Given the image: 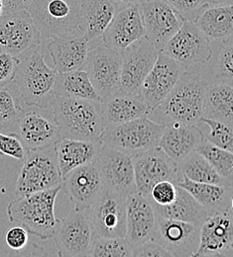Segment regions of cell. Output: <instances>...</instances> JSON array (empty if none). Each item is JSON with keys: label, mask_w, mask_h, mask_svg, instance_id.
I'll use <instances>...</instances> for the list:
<instances>
[{"label": "cell", "mask_w": 233, "mask_h": 257, "mask_svg": "<svg viewBox=\"0 0 233 257\" xmlns=\"http://www.w3.org/2000/svg\"><path fill=\"white\" fill-rule=\"evenodd\" d=\"M41 34L27 10L0 15V54L21 58L35 50Z\"/></svg>", "instance_id": "cell-9"}, {"label": "cell", "mask_w": 233, "mask_h": 257, "mask_svg": "<svg viewBox=\"0 0 233 257\" xmlns=\"http://www.w3.org/2000/svg\"><path fill=\"white\" fill-rule=\"evenodd\" d=\"M200 226L156 215L152 239L175 256H193L200 243Z\"/></svg>", "instance_id": "cell-19"}, {"label": "cell", "mask_w": 233, "mask_h": 257, "mask_svg": "<svg viewBox=\"0 0 233 257\" xmlns=\"http://www.w3.org/2000/svg\"><path fill=\"white\" fill-rule=\"evenodd\" d=\"M121 60V52L104 45L89 51L83 69L88 72L101 102L119 91Z\"/></svg>", "instance_id": "cell-12"}, {"label": "cell", "mask_w": 233, "mask_h": 257, "mask_svg": "<svg viewBox=\"0 0 233 257\" xmlns=\"http://www.w3.org/2000/svg\"><path fill=\"white\" fill-rule=\"evenodd\" d=\"M197 152L209 162L220 176L232 183L233 155L231 152L220 149L205 141V139L198 147Z\"/></svg>", "instance_id": "cell-36"}, {"label": "cell", "mask_w": 233, "mask_h": 257, "mask_svg": "<svg viewBox=\"0 0 233 257\" xmlns=\"http://www.w3.org/2000/svg\"><path fill=\"white\" fill-rule=\"evenodd\" d=\"M3 13H12L21 10H27L32 0H1Z\"/></svg>", "instance_id": "cell-46"}, {"label": "cell", "mask_w": 233, "mask_h": 257, "mask_svg": "<svg viewBox=\"0 0 233 257\" xmlns=\"http://www.w3.org/2000/svg\"><path fill=\"white\" fill-rule=\"evenodd\" d=\"M104 191L128 196L136 192L133 159L101 144L96 161Z\"/></svg>", "instance_id": "cell-14"}, {"label": "cell", "mask_w": 233, "mask_h": 257, "mask_svg": "<svg viewBox=\"0 0 233 257\" xmlns=\"http://www.w3.org/2000/svg\"><path fill=\"white\" fill-rule=\"evenodd\" d=\"M165 127L143 116L121 124L106 125L100 143L134 158L158 147Z\"/></svg>", "instance_id": "cell-5"}, {"label": "cell", "mask_w": 233, "mask_h": 257, "mask_svg": "<svg viewBox=\"0 0 233 257\" xmlns=\"http://www.w3.org/2000/svg\"><path fill=\"white\" fill-rule=\"evenodd\" d=\"M76 1H77V2H80V3L82 4V3H83V2H85L86 0H76Z\"/></svg>", "instance_id": "cell-50"}, {"label": "cell", "mask_w": 233, "mask_h": 257, "mask_svg": "<svg viewBox=\"0 0 233 257\" xmlns=\"http://www.w3.org/2000/svg\"><path fill=\"white\" fill-rule=\"evenodd\" d=\"M160 52L145 38L137 40L122 52L119 91L138 94L140 86L156 63Z\"/></svg>", "instance_id": "cell-15"}, {"label": "cell", "mask_w": 233, "mask_h": 257, "mask_svg": "<svg viewBox=\"0 0 233 257\" xmlns=\"http://www.w3.org/2000/svg\"><path fill=\"white\" fill-rule=\"evenodd\" d=\"M27 11L44 39L81 33V3L76 0H32Z\"/></svg>", "instance_id": "cell-7"}, {"label": "cell", "mask_w": 233, "mask_h": 257, "mask_svg": "<svg viewBox=\"0 0 233 257\" xmlns=\"http://www.w3.org/2000/svg\"><path fill=\"white\" fill-rule=\"evenodd\" d=\"M24 110L9 89L0 88V132L14 134L17 122Z\"/></svg>", "instance_id": "cell-38"}, {"label": "cell", "mask_w": 233, "mask_h": 257, "mask_svg": "<svg viewBox=\"0 0 233 257\" xmlns=\"http://www.w3.org/2000/svg\"><path fill=\"white\" fill-rule=\"evenodd\" d=\"M156 213L149 200L135 192L126 197V235L132 246L152 238Z\"/></svg>", "instance_id": "cell-24"}, {"label": "cell", "mask_w": 233, "mask_h": 257, "mask_svg": "<svg viewBox=\"0 0 233 257\" xmlns=\"http://www.w3.org/2000/svg\"><path fill=\"white\" fill-rule=\"evenodd\" d=\"M203 141L204 134L199 125L171 123L166 125L158 147L172 160L178 162L197 151Z\"/></svg>", "instance_id": "cell-25"}, {"label": "cell", "mask_w": 233, "mask_h": 257, "mask_svg": "<svg viewBox=\"0 0 233 257\" xmlns=\"http://www.w3.org/2000/svg\"><path fill=\"white\" fill-rule=\"evenodd\" d=\"M28 231L23 226H14L7 230L5 241L7 245L16 251L22 250L28 243Z\"/></svg>", "instance_id": "cell-44"}, {"label": "cell", "mask_w": 233, "mask_h": 257, "mask_svg": "<svg viewBox=\"0 0 233 257\" xmlns=\"http://www.w3.org/2000/svg\"><path fill=\"white\" fill-rule=\"evenodd\" d=\"M110 1L114 4L116 10H118V9H121V8L126 7V6H129V5L138 4V3H140L142 0H110Z\"/></svg>", "instance_id": "cell-47"}, {"label": "cell", "mask_w": 233, "mask_h": 257, "mask_svg": "<svg viewBox=\"0 0 233 257\" xmlns=\"http://www.w3.org/2000/svg\"><path fill=\"white\" fill-rule=\"evenodd\" d=\"M145 38L161 52L184 20L167 0H142L138 3Z\"/></svg>", "instance_id": "cell-13"}, {"label": "cell", "mask_w": 233, "mask_h": 257, "mask_svg": "<svg viewBox=\"0 0 233 257\" xmlns=\"http://www.w3.org/2000/svg\"><path fill=\"white\" fill-rule=\"evenodd\" d=\"M126 197L118 193L103 191L100 199L89 209L95 235L125 237Z\"/></svg>", "instance_id": "cell-16"}, {"label": "cell", "mask_w": 233, "mask_h": 257, "mask_svg": "<svg viewBox=\"0 0 233 257\" xmlns=\"http://www.w3.org/2000/svg\"><path fill=\"white\" fill-rule=\"evenodd\" d=\"M62 185L16 197L7 206L9 221L22 225L28 233L41 239L52 238L59 221L55 215V203Z\"/></svg>", "instance_id": "cell-3"}, {"label": "cell", "mask_w": 233, "mask_h": 257, "mask_svg": "<svg viewBox=\"0 0 233 257\" xmlns=\"http://www.w3.org/2000/svg\"><path fill=\"white\" fill-rule=\"evenodd\" d=\"M187 67L205 64L212 56V46L205 34L192 21H184L161 51Z\"/></svg>", "instance_id": "cell-11"}, {"label": "cell", "mask_w": 233, "mask_h": 257, "mask_svg": "<svg viewBox=\"0 0 233 257\" xmlns=\"http://www.w3.org/2000/svg\"><path fill=\"white\" fill-rule=\"evenodd\" d=\"M48 52L58 73L83 68L89 54V42L81 34H69L49 39Z\"/></svg>", "instance_id": "cell-23"}, {"label": "cell", "mask_w": 233, "mask_h": 257, "mask_svg": "<svg viewBox=\"0 0 233 257\" xmlns=\"http://www.w3.org/2000/svg\"><path fill=\"white\" fill-rule=\"evenodd\" d=\"M132 257H174V255L151 238L134 246Z\"/></svg>", "instance_id": "cell-43"}, {"label": "cell", "mask_w": 233, "mask_h": 257, "mask_svg": "<svg viewBox=\"0 0 233 257\" xmlns=\"http://www.w3.org/2000/svg\"><path fill=\"white\" fill-rule=\"evenodd\" d=\"M133 246L125 237L95 235L89 256L132 257Z\"/></svg>", "instance_id": "cell-37"}, {"label": "cell", "mask_w": 233, "mask_h": 257, "mask_svg": "<svg viewBox=\"0 0 233 257\" xmlns=\"http://www.w3.org/2000/svg\"><path fill=\"white\" fill-rule=\"evenodd\" d=\"M18 59L8 54H0V88L12 81Z\"/></svg>", "instance_id": "cell-45"}, {"label": "cell", "mask_w": 233, "mask_h": 257, "mask_svg": "<svg viewBox=\"0 0 233 257\" xmlns=\"http://www.w3.org/2000/svg\"><path fill=\"white\" fill-rule=\"evenodd\" d=\"M184 21L195 22L201 11L209 4L204 0H167Z\"/></svg>", "instance_id": "cell-40"}, {"label": "cell", "mask_w": 233, "mask_h": 257, "mask_svg": "<svg viewBox=\"0 0 233 257\" xmlns=\"http://www.w3.org/2000/svg\"><path fill=\"white\" fill-rule=\"evenodd\" d=\"M219 43L217 51H213L208 62L200 64L202 68L194 70L207 83H233L232 37L216 41Z\"/></svg>", "instance_id": "cell-30"}, {"label": "cell", "mask_w": 233, "mask_h": 257, "mask_svg": "<svg viewBox=\"0 0 233 257\" xmlns=\"http://www.w3.org/2000/svg\"><path fill=\"white\" fill-rule=\"evenodd\" d=\"M100 147V142L61 138L55 144V148L62 176L81 165L96 162Z\"/></svg>", "instance_id": "cell-27"}, {"label": "cell", "mask_w": 233, "mask_h": 257, "mask_svg": "<svg viewBox=\"0 0 233 257\" xmlns=\"http://www.w3.org/2000/svg\"><path fill=\"white\" fill-rule=\"evenodd\" d=\"M209 5H232L233 0H204Z\"/></svg>", "instance_id": "cell-48"}, {"label": "cell", "mask_w": 233, "mask_h": 257, "mask_svg": "<svg viewBox=\"0 0 233 257\" xmlns=\"http://www.w3.org/2000/svg\"><path fill=\"white\" fill-rule=\"evenodd\" d=\"M50 109L60 139L100 142L106 126L101 101L52 95Z\"/></svg>", "instance_id": "cell-2"}, {"label": "cell", "mask_w": 233, "mask_h": 257, "mask_svg": "<svg viewBox=\"0 0 233 257\" xmlns=\"http://www.w3.org/2000/svg\"><path fill=\"white\" fill-rule=\"evenodd\" d=\"M101 104L106 125L129 122L148 113L147 105L138 94L117 91Z\"/></svg>", "instance_id": "cell-28"}, {"label": "cell", "mask_w": 233, "mask_h": 257, "mask_svg": "<svg viewBox=\"0 0 233 257\" xmlns=\"http://www.w3.org/2000/svg\"><path fill=\"white\" fill-rule=\"evenodd\" d=\"M233 208L207 217L200 225V243L193 257L233 255Z\"/></svg>", "instance_id": "cell-18"}, {"label": "cell", "mask_w": 233, "mask_h": 257, "mask_svg": "<svg viewBox=\"0 0 233 257\" xmlns=\"http://www.w3.org/2000/svg\"><path fill=\"white\" fill-rule=\"evenodd\" d=\"M116 8L110 0H86L81 4L79 30L88 40H96L110 23Z\"/></svg>", "instance_id": "cell-29"}, {"label": "cell", "mask_w": 233, "mask_h": 257, "mask_svg": "<svg viewBox=\"0 0 233 257\" xmlns=\"http://www.w3.org/2000/svg\"><path fill=\"white\" fill-rule=\"evenodd\" d=\"M177 197V185L171 181H161L153 186L147 199L152 205L167 206Z\"/></svg>", "instance_id": "cell-41"}, {"label": "cell", "mask_w": 233, "mask_h": 257, "mask_svg": "<svg viewBox=\"0 0 233 257\" xmlns=\"http://www.w3.org/2000/svg\"><path fill=\"white\" fill-rule=\"evenodd\" d=\"M3 13V6H2V1L0 0V15H2Z\"/></svg>", "instance_id": "cell-49"}, {"label": "cell", "mask_w": 233, "mask_h": 257, "mask_svg": "<svg viewBox=\"0 0 233 257\" xmlns=\"http://www.w3.org/2000/svg\"><path fill=\"white\" fill-rule=\"evenodd\" d=\"M177 185L187 190L197 200L205 210L207 217L233 208L232 185L195 182L185 175Z\"/></svg>", "instance_id": "cell-26"}, {"label": "cell", "mask_w": 233, "mask_h": 257, "mask_svg": "<svg viewBox=\"0 0 233 257\" xmlns=\"http://www.w3.org/2000/svg\"><path fill=\"white\" fill-rule=\"evenodd\" d=\"M95 236L89 210L72 209L52 236L61 257L89 256Z\"/></svg>", "instance_id": "cell-8"}, {"label": "cell", "mask_w": 233, "mask_h": 257, "mask_svg": "<svg viewBox=\"0 0 233 257\" xmlns=\"http://www.w3.org/2000/svg\"><path fill=\"white\" fill-rule=\"evenodd\" d=\"M52 95L100 101L88 72L83 68L57 73Z\"/></svg>", "instance_id": "cell-34"}, {"label": "cell", "mask_w": 233, "mask_h": 257, "mask_svg": "<svg viewBox=\"0 0 233 257\" xmlns=\"http://www.w3.org/2000/svg\"><path fill=\"white\" fill-rule=\"evenodd\" d=\"M178 166L183 175L190 180L201 183H214L221 185H232L231 182L220 176L197 151L178 161Z\"/></svg>", "instance_id": "cell-35"}, {"label": "cell", "mask_w": 233, "mask_h": 257, "mask_svg": "<svg viewBox=\"0 0 233 257\" xmlns=\"http://www.w3.org/2000/svg\"><path fill=\"white\" fill-rule=\"evenodd\" d=\"M195 24L210 41H222L232 37V5H207Z\"/></svg>", "instance_id": "cell-32"}, {"label": "cell", "mask_w": 233, "mask_h": 257, "mask_svg": "<svg viewBox=\"0 0 233 257\" xmlns=\"http://www.w3.org/2000/svg\"><path fill=\"white\" fill-rule=\"evenodd\" d=\"M203 117L233 125V88L231 84H207L203 99Z\"/></svg>", "instance_id": "cell-33"}, {"label": "cell", "mask_w": 233, "mask_h": 257, "mask_svg": "<svg viewBox=\"0 0 233 257\" xmlns=\"http://www.w3.org/2000/svg\"><path fill=\"white\" fill-rule=\"evenodd\" d=\"M207 83L188 68L165 99L146 116L152 121L168 125L181 123L199 125L203 117V99Z\"/></svg>", "instance_id": "cell-1"}, {"label": "cell", "mask_w": 233, "mask_h": 257, "mask_svg": "<svg viewBox=\"0 0 233 257\" xmlns=\"http://www.w3.org/2000/svg\"><path fill=\"white\" fill-rule=\"evenodd\" d=\"M14 135L18 137L26 152L55 145L60 140L59 128L54 120L36 111L23 112Z\"/></svg>", "instance_id": "cell-22"}, {"label": "cell", "mask_w": 233, "mask_h": 257, "mask_svg": "<svg viewBox=\"0 0 233 257\" xmlns=\"http://www.w3.org/2000/svg\"><path fill=\"white\" fill-rule=\"evenodd\" d=\"M132 159L136 192L146 198L157 183L171 181L177 185L183 177L177 161L172 160L160 147L142 153Z\"/></svg>", "instance_id": "cell-10"}, {"label": "cell", "mask_w": 233, "mask_h": 257, "mask_svg": "<svg viewBox=\"0 0 233 257\" xmlns=\"http://www.w3.org/2000/svg\"><path fill=\"white\" fill-rule=\"evenodd\" d=\"M63 183L55 145L27 152L19 171L15 195L21 197Z\"/></svg>", "instance_id": "cell-6"}, {"label": "cell", "mask_w": 233, "mask_h": 257, "mask_svg": "<svg viewBox=\"0 0 233 257\" xmlns=\"http://www.w3.org/2000/svg\"><path fill=\"white\" fill-rule=\"evenodd\" d=\"M152 207L156 215L162 218L178 220L199 226L207 219L205 210L197 202V200L187 190L178 185L177 197L173 203L167 206L152 205Z\"/></svg>", "instance_id": "cell-31"}, {"label": "cell", "mask_w": 233, "mask_h": 257, "mask_svg": "<svg viewBox=\"0 0 233 257\" xmlns=\"http://www.w3.org/2000/svg\"><path fill=\"white\" fill-rule=\"evenodd\" d=\"M145 36L138 4L129 5L115 11L110 23L104 30L103 45L122 52L126 47Z\"/></svg>", "instance_id": "cell-21"}, {"label": "cell", "mask_w": 233, "mask_h": 257, "mask_svg": "<svg viewBox=\"0 0 233 257\" xmlns=\"http://www.w3.org/2000/svg\"><path fill=\"white\" fill-rule=\"evenodd\" d=\"M187 69L188 67L184 64L160 52L156 63L145 77L138 92V95L147 105L148 113L165 99Z\"/></svg>", "instance_id": "cell-17"}, {"label": "cell", "mask_w": 233, "mask_h": 257, "mask_svg": "<svg viewBox=\"0 0 233 257\" xmlns=\"http://www.w3.org/2000/svg\"><path fill=\"white\" fill-rule=\"evenodd\" d=\"M199 124H204L209 128L207 136H204L205 141L210 144L223 149L228 152H233V128L232 125L227 123L212 120L202 117Z\"/></svg>", "instance_id": "cell-39"}, {"label": "cell", "mask_w": 233, "mask_h": 257, "mask_svg": "<svg viewBox=\"0 0 233 257\" xmlns=\"http://www.w3.org/2000/svg\"><path fill=\"white\" fill-rule=\"evenodd\" d=\"M57 73L46 64L43 55L33 50L30 55L18 59L12 81L27 106L48 109Z\"/></svg>", "instance_id": "cell-4"}, {"label": "cell", "mask_w": 233, "mask_h": 257, "mask_svg": "<svg viewBox=\"0 0 233 257\" xmlns=\"http://www.w3.org/2000/svg\"><path fill=\"white\" fill-rule=\"evenodd\" d=\"M62 189L74 209L89 210L104 191L96 162L81 165L63 176Z\"/></svg>", "instance_id": "cell-20"}, {"label": "cell", "mask_w": 233, "mask_h": 257, "mask_svg": "<svg viewBox=\"0 0 233 257\" xmlns=\"http://www.w3.org/2000/svg\"><path fill=\"white\" fill-rule=\"evenodd\" d=\"M27 152L18 137L14 134L5 135L0 132V155L17 161H23Z\"/></svg>", "instance_id": "cell-42"}]
</instances>
